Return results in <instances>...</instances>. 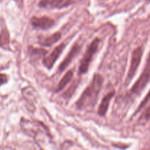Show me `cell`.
<instances>
[{
	"label": "cell",
	"instance_id": "obj_18",
	"mask_svg": "<svg viewBox=\"0 0 150 150\" xmlns=\"http://www.w3.org/2000/svg\"><path fill=\"white\" fill-rule=\"evenodd\" d=\"M147 1H148V2H150V0H147Z\"/></svg>",
	"mask_w": 150,
	"mask_h": 150
},
{
	"label": "cell",
	"instance_id": "obj_3",
	"mask_svg": "<svg viewBox=\"0 0 150 150\" xmlns=\"http://www.w3.org/2000/svg\"><path fill=\"white\" fill-rule=\"evenodd\" d=\"M99 42V39L96 38L89 45L88 49L86 50L85 54H84L83 58L81 60L80 65H79V74H84V73H85L88 71V67H89L90 64L91 62V60H92L93 57L95 55V54L97 51V49H98Z\"/></svg>",
	"mask_w": 150,
	"mask_h": 150
},
{
	"label": "cell",
	"instance_id": "obj_12",
	"mask_svg": "<svg viewBox=\"0 0 150 150\" xmlns=\"http://www.w3.org/2000/svg\"><path fill=\"white\" fill-rule=\"evenodd\" d=\"M10 35L6 28H3L0 33V47L4 49H9Z\"/></svg>",
	"mask_w": 150,
	"mask_h": 150
},
{
	"label": "cell",
	"instance_id": "obj_4",
	"mask_svg": "<svg viewBox=\"0 0 150 150\" xmlns=\"http://www.w3.org/2000/svg\"><path fill=\"white\" fill-rule=\"evenodd\" d=\"M143 53H144V48L143 47L140 46L135 48L132 51V59H131L130 67L127 73V77L126 79V83H129L132 80L133 77L135 76L137 70H138L139 64L141 63V59H142Z\"/></svg>",
	"mask_w": 150,
	"mask_h": 150
},
{
	"label": "cell",
	"instance_id": "obj_2",
	"mask_svg": "<svg viewBox=\"0 0 150 150\" xmlns=\"http://www.w3.org/2000/svg\"><path fill=\"white\" fill-rule=\"evenodd\" d=\"M21 127L25 133L36 140L43 141L44 137L49 136L46 126L40 122H32L23 118L21 120Z\"/></svg>",
	"mask_w": 150,
	"mask_h": 150
},
{
	"label": "cell",
	"instance_id": "obj_14",
	"mask_svg": "<svg viewBox=\"0 0 150 150\" xmlns=\"http://www.w3.org/2000/svg\"><path fill=\"white\" fill-rule=\"evenodd\" d=\"M149 120H150V105L144 111L142 116L140 118V120L142 122H147Z\"/></svg>",
	"mask_w": 150,
	"mask_h": 150
},
{
	"label": "cell",
	"instance_id": "obj_6",
	"mask_svg": "<svg viewBox=\"0 0 150 150\" xmlns=\"http://www.w3.org/2000/svg\"><path fill=\"white\" fill-rule=\"evenodd\" d=\"M66 43H65V42H63V43H61L60 45H59L58 46L56 47L49 55L46 56V57H44V59H43V64H44L48 69H51V67H53V65L54 64V63L56 62L57 59L59 58L60 54H62V52H63V51L64 50V48H66Z\"/></svg>",
	"mask_w": 150,
	"mask_h": 150
},
{
	"label": "cell",
	"instance_id": "obj_7",
	"mask_svg": "<svg viewBox=\"0 0 150 150\" xmlns=\"http://www.w3.org/2000/svg\"><path fill=\"white\" fill-rule=\"evenodd\" d=\"M30 22L34 27L41 29H49L54 25V20L46 16L32 17L30 19Z\"/></svg>",
	"mask_w": 150,
	"mask_h": 150
},
{
	"label": "cell",
	"instance_id": "obj_5",
	"mask_svg": "<svg viewBox=\"0 0 150 150\" xmlns=\"http://www.w3.org/2000/svg\"><path fill=\"white\" fill-rule=\"evenodd\" d=\"M150 81V69L148 67H144V71L141 73V76L133 85L131 89V92L135 95H139L146 86L149 82Z\"/></svg>",
	"mask_w": 150,
	"mask_h": 150
},
{
	"label": "cell",
	"instance_id": "obj_17",
	"mask_svg": "<svg viewBox=\"0 0 150 150\" xmlns=\"http://www.w3.org/2000/svg\"><path fill=\"white\" fill-rule=\"evenodd\" d=\"M146 67L150 68V53L149 54V55H148V58H147L146 63Z\"/></svg>",
	"mask_w": 150,
	"mask_h": 150
},
{
	"label": "cell",
	"instance_id": "obj_8",
	"mask_svg": "<svg viewBox=\"0 0 150 150\" xmlns=\"http://www.w3.org/2000/svg\"><path fill=\"white\" fill-rule=\"evenodd\" d=\"M71 4V0H41L39 7L46 9H60Z\"/></svg>",
	"mask_w": 150,
	"mask_h": 150
},
{
	"label": "cell",
	"instance_id": "obj_11",
	"mask_svg": "<svg viewBox=\"0 0 150 150\" xmlns=\"http://www.w3.org/2000/svg\"><path fill=\"white\" fill-rule=\"evenodd\" d=\"M60 38H61V35L60 32H55L49 36L40 38L38 40V42L44 46H50V45L56 43L60 39Z\"/></svg>",
	"mask_w": 150,
	"mask_h": 150
},
{
	"label": "cell",
	"instance_id": "obj_15",
	"mask_svg": "<svg viewBox=\"0 0 150 150\" xmlns=\"http://www.w3.org/2000/svg\"><path fill=\"white\" fill-rule=\"evenodd\" d=\"M149 100H150V91H149V93L147 94L146 96L145 97V98H144V100H143L142 102H141V103L140 104V105H139V106H138V109H137L136 112H135V113L138 112V111H139L140 110H141V108H142L143 107H144V105H145L147 103H148V101Z\"/></svg>",
	"mask_w": 150,
	"mask_h": 150
},
{
	"label": "cell",
	"instance_id": "obj_13",
	"mask_svg": "<svg viewBox=\"0 0 150 150\" xmlns=\"http://www.w3.org/2000/svg\"><path fill=\"white\" fill-rule=\"evenodd\" d=\"M73 71L72 70H69L67 73L65 74V76L62 78L61 80L59 82L58 85H57V87L56 89V92H60L61 91L69 82L71 81V80L73 78Z\"/></svg>",
	"mask_w": 150,
	"mask_h": 150
},
{
	"label": "cell",
	"instance_id": "obj_9",
	"mask_svg": "<svg viewBox=\"0 0 150 150\" xmlns=\"http://www.w3.org/2000/svg\"><path fill=\"white\" fill-rule=\"evenodd\" d=\"M81 47L82 46H81L80 45H79V44H74V45L72 47V48L71 49V51H69L68 55L66 57L65 59L62 62V63L60 64V66H59V72H60V73H61V72H63V70H65L67 68V67L70 64V63L71 62L72 60H73L75 58V57L78 54Z\"/></svg>",
	"mask_w": 150,
	"mask_h": 150
},
{
	"label": "cell",
	"instance_id": "obj_10",
	"mask_svg": "<svg viewBox=\"0 0 150 150\" xmlns=\"http://www.w3.org/2000/svg\"><path fill=\"white\" fill-rule=\"evenodd\" d=\"M114 95L115 92L114 91H112V92L107 94L103 98V99L101 100V102L100 103V105L98 109V114L100 117H104V116H105L106 113H107V110H108L109 103H110V100L113 98V97L114 96Z\"/></svg>",
	"mask_w": 150,
	"mask_h": 150
},
{
	"label": "cell",
	"instance_id": "obj_16",
	"mask_svg": "<svg viewBox=\"0 0 150 150\" xmlns=\"http://www.w3.org/2000/svg\"><path fill=\"white\" fill-rule=\"evenodd\" d=\"M7 81V76L5 74L0 73V86L4 84Z\"/></svg>",
	"mask_w": 150,
	"mask_h": 150
},
{
	"label": "cell",
	"instance_id": "obj_1",
	"mask_svg": "<svg viewBox=\"0 0 150 150\" xmlns=\"http://www.w3.org/2000/svg\"><path fill=\"white\" fill-rule=\"evenodd\" d=\"M103 81V77L99 74L94 75L90 84L76 101V105L79 109H84L95 105L102 86Z\"/></svg>",
	"mask_w": 150,
	"mask_h": 150
}]
</instances>
